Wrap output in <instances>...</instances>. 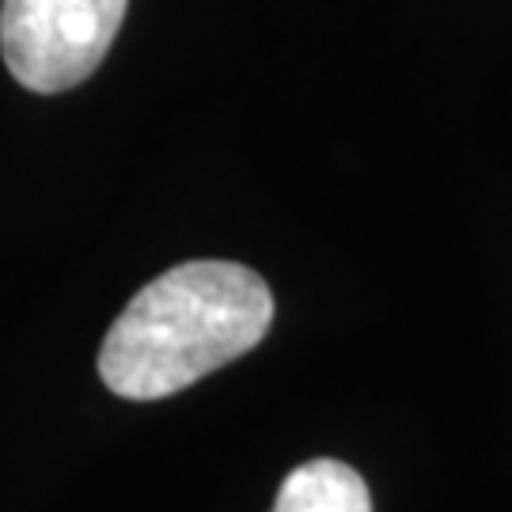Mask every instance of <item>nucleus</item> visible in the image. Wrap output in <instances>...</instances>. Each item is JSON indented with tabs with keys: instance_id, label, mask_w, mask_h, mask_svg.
<instances>
[{
	"instance_id": "f257e3e1",
	"label": "nucleus",
	"mask_w": 512,
	"mask_h": 512,
	"mask_svg": "<svg viewBox=\"0 0 512 512\" xmlns=\"http://www.w3.org/2000/svg\"><path fill=\"white\" fill-rule=\"evenodd\" d=\"M274 293L251 266L198 258L148 281L99 349L103 384L129 403L179 395L270 334Z\"/></svg>"
},
{
	"instance_id": "7ed1b4c3",
	"label": "nucleus",
	"mask_w": 512,
	"mask_h": 512,
	"mask_svg": "<svg viewBox=\"0 0 512 512\" xmlns=\"http://www.w3.org/2000/svg\"><path fill=\"white\" fill-rule=\"evenodd\" d=\"M270 512H372V494L342 459H308L281 482Z\"/></svg>"
},
{
	"instance_id": "f03ea898",
	"label": "nucleus",
	"mask_w": 512,
	"mask_h": 512,
	"mask_svg": "<svg viewBox=\"0 0 512 512\" xmlns=\"http://www.w3.org/2000/svg\"><path fill=\"white\" fill-rule=\"evenodd\" d=\"M129 0H4L0 54L27 92L57 95L84 84L118 38Z\"/></svg>"
}]
</instances>
